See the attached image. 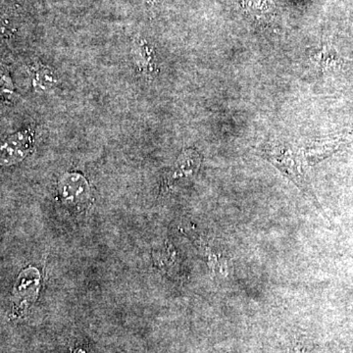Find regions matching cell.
Masks as SVG:
<instances>
[{
    "label": "cell",
    "mask_w": 353,
    "mask_h": 353,
    "mask_svg": "<svg viewBox=\"0 0 353 353\" xmlns=\"http://www.w3.org/2000/svg\"><path fill=\"white\" fill-rule=\"evenodd\" d=\"M60 199L67 208L81 212L90 201V189L85 178L78 174L65 175L58 185Z\"/></svg>",
    "instance_id": "obj_2"
},
{
    "label": "cell",
    "mask_w": 353,
    "mask_h": 353,
    "mask_svg": "<svg viewBox=\"0 0 353 353\" xmlns=\"http://www.w3.org/2000/svg\"><path fill=\"white\" fill-rule=\"evenodd\" d=\"M199 164H201L199 155L194 150H188L179 158L174 176L175 178L192 176L199 170Z\"/></svg>",
    "instance_id": "obj_3"
},
{
    "label": "cell",
    "mask_w": 353,
    "mask_h": 353,
    "mask_svg": "<svg viewBox=\"0 0 353 353\" xmlns=\"http://www.w3.org/2000/svg\"><path fill=\"white\" fill-rule=\"evenodd\" d=\"M259 154L294 183L320 213H323L321 204L316 196L309 176L305 150L289 141H272L260 148Z\"/></svg>",
    "instance_id": "obj_1"
}]
</instances>
